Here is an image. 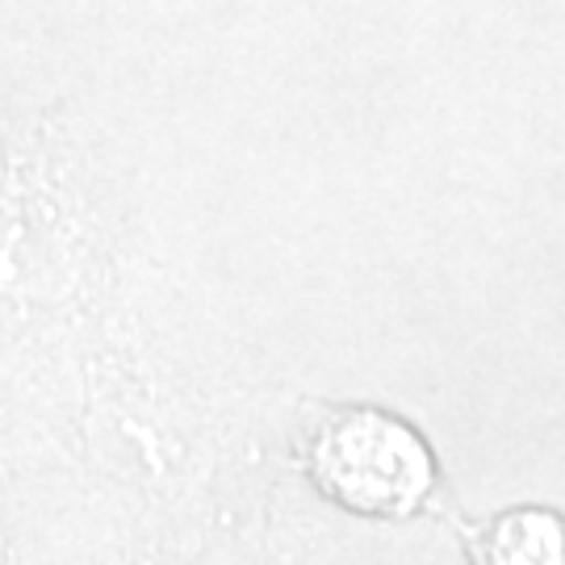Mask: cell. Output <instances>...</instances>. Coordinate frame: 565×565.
<instances>
[{"mask_svg":"<svg viewBox=\"0 0 565 565\" xmlns=\"http://www.w3.org/2000/svg\"><path fill=\"white\" fill-rule=\"evenodd\" d=\"M310 478L352 515L411 520L436 486V457L398 415L356 406L319 427L310 445Z\"/></svg>","mask_w":565,"mask_h":565,"instance_id":"6da1fadb","label":"cell"},{"mask_svg":"<svg viewBox=\"0 0 565 565\" xmlns=\"http://www.w3.org/2000/svg\"><path fill=\"white\" fill-rule=\"evenodd\" d=\"M478 565H565V515L545 507L507 511L486 527Z\"/></svg>","mask_w":565,"mask_h":565,"instance_id":"7a4b0ae2","label":"cell"}]
</instances>
